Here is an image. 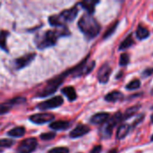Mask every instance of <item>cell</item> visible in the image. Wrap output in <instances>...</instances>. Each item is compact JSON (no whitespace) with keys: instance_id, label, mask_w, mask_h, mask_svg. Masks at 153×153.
<instances>
[{"instance_id":"52a82bcc","label":"cell","mask_w":153,"mask_h":153,"mask_svg":"<svg viewBox=\"0 0 153 153\" xmlns=\"http://www.w3.org/2000/svg\"><path fill=\"white\" fill-rule=\"evenodd\" d=\"M38 143L35 138L22 140L17 147V153H32L37 148Z\"/></svg>"},{"instance_id":"9a60e30c","label":"cell","mask_w":153,"mask_h":153,"mask_svg":"<svg viewBox=\"0 0 153 153\" xmlns=\"http://www.w3.org/2000/svg\"><path fill=\"white\" fill-rule=\"evenodd\" d=\"M105 100L108 102H117V101H120L122 100L125 99L124 94L121 91H113L109 93H108L105 96Z\"/></svg>"},{"instance_id":"e575fe53","label":"cell","mask_w":153,"mask_h":153,"mask_svg":"<svg viewBox=\"0 0 153 153\" xmlns=\"http://www.w3.org/2000/svg\"><path fill=\"white\" fill-rule=\"evenodd\" d=\"M152 123H153V115H152Z\"/></svg>"},{"instance_id":"f546056e","label":"cell","mask_w":153,"mask_h":153,"mask_svg":"<svg viewBox=\"0 0 153 153\" xmlns=\"http://www.w3.org/2000/svg\"><path fill=\"white\" fill-rule=\"evenodd\" d=\"M55 137H56V134L55 133H52V132L45 133V134H40V139H42L44 141H49V140L54 139Z\"/></svg>"},{"instance_id":"7402d4cb","label":"cell","mask_w":153,"mask_h":153,"mask_svg":"<svg viewBox=\"0 0 153 153\" xmlns=\"http://www.w3.org/2000/svg\"><path fill=\"white\" fill-rule=\"evenodd\" d=\"M134 42L133 35L130 34V35H128V36L122 41V43L120 44L118 49H119V50H126V49L129 48L130 47H132V46L134 45Z\"/></svg>"},{"instance_id":"d6986e66","label":"cell","mask_w":153,"mask_h":153,"mask_svg":"<svg viewBox=\"0 0 153 153\" xmlns=\"http://www.w3.org/2000/svg\"><path fill=\"white\" fill-rule=\"evenodd\" d=\"M130 128L131 126L127 124H123L121 125L118 129H117V139L118 140H122L124 138H126V136L129 134V131H130Z\"/></svg>"},{"instance_id":"3957f363","label":"cell","mask_w":153,"mask_h":153,"mask_svg":"<svg viewBox=\"0 0 153 153\" xmlns=\"http://www.w3.org/2000/svg\"><path fill=\"white\" fill-rule=\"evenodd\" d=\"M77 5L61 12L59 14L52 15L48 18L49 24L54 27H63L68 22H73L78 14Z\"/></svg>"},{"instance_id":"cb8c5ba5","label":"cell","mask_w":153,"mask_h":153,"mask_svg":"<svg viewBox=\"0 0 153 153\" xmlns=\"http://www.w3.org/2000/svg\"><path fill=\"white\" fill-rule=\"evenodd\" d=\"M140 106H134V107H132L130 108H128L124 114H123V120H126L130 117H132L133 116H134V114L138 111Z\"/></svg>"},{"instance_id":"ac0fdd59","label":"cell","mask_w":153,"mask_h":153,"mask_svg":"<svg viewBox=\"0 0 153 153\" xmlns=\"http://www.w3.org/2000/svg\"><path fill=\"white\" fill-rule=\"evenodd\" d=\"M61 92L70 100V101H74V100H76L77 98V94L75 91V89L72 86H67L65 87L61 90Z\"/></svg>"},{"instance_id":"44dd1931","label":"cell","mask_w":153,"mask_h":153,"mask_svg":"<svg viewBox=\"0 0 153 153\" xmlns=\"http://www.w3.org/2000/svg\"><path fill=\"white\" fill-rule=\"evenodd\" d=\"M136 36L141 40L149 38V36H150V30L147 28H145L144 26L139 25L138 28H137V30H136Z\"/></svg>"},{"instance_id":"4316f807","label":"cell","mask_w":153,"mask_h":153,"mask_svg":"<svg viewBox=\"0 0 153 153\" xmlns=\"http://www.w3.org/2000/svg\"><path fill=\"white\" fill-rule=\"evenodd\" d=\"M14 142L10 139H0V149L4 148H10L13 145Z\"/></svg>"},{"instance_id":"4dcf8cb0","label":"cell","mask_w":153,"mask_h":153,"mask_svg":"<svg viewBox=\"0 0 153 153\" xmlns=\"http://www.w3.org/2000/svg\"><path fill=\"white\" fill-rule=\"evenodd\" d=\"M102 151V146L101 145H96L92 148V150L90 152V153H100Z\"/></svg>"},{"instance_id":"83f0119b","label":"cell","mask_w":153,"mask_h":153,"mask_svg":"<svg viewBox=\"0 0 153 153\" xmlns=\"http://www.w3.org/2000/svg\"><path fill=\"white\" fill-rule=\"evenodd\" d=\"M130 62V56H129V54L127 53H123L121 56H120V59H119V65L121 66H124V65H127Z\"/></svg>"},{"instance_id":"836d02e7","label":"cell","mask_w":153,"mask_h":153,"mask_svg":"<svg viewBox=\"0 0 153 153\" xmlns=\"http://www.w3.org/2000/svg\"><path fill=\"white\" fill-rule=\"evenodd\" d=\"M108 153H117V149H112V150H110Z\"/></svg>"},{"instance_id":"f1b7e54d","label":"cell","mask_w":153,"mask_h":153,"mask_svg":"<svg viewBox=\"0 0 153 153\" xmlns=\"http://www.w3.org/2000/svg\"><path fill=\"white\" fill-rule=\"evenodd\" d=\"M48 153H69V149L66 147H56L49 150Z\"/></svg>"},{"instance_id":"2e32d148","label":"cell","mask_w":153,"mask_h":153,"mask_svg":"<svg viewBox=\"0 0 153 153\" xmlns=\"http://www.w3.org/2000/svg\"><path fill=\"white\" fill-rule=\"evenodd\" d=\"M99 4V1H94V0H85V1H82V2H80L79 4L84 8L89 14H91L95 12V5Z\"/></svg>"},{"instance_id":"d6a6232c","label":"cell","mask_w":153,"mask_h":153,"mask_svg":"<svg viewBox=\"0 0 153 153\" xmlns=\"http://www.w3.org/2000/svg\"><path fill=\"white\" fill-rule=\"evenodd\" d=\"M143 118H144V116H143V115H142V116H141V117H138V118H137V119H136V120L134 121V123L133 124L132 127H135V126H137L138 124H140V123H141V122L143 121Z\"/></svg>"},{"instance_id":"e0dca14e","label":"cell","mask_w":153,"mask_h":153,"mask_svg":"<svg viewBox=\"0 0 153 153\" xmlns=\"http://www.w3.org/2000/svg\"><path fill=\"white\" fill-rule=\"evenodd\" d=\"M71 126V123L69 121H63V120H59L56 122H53L49 125V127L53 130L56 131H62V130H66L67 128H69Z\"/></svg>"},{"instance_id":"74e56055","label":"cell","mask_w":153,"mask_h":153,"mask_svg":"<svg viewBox=\"0 0 153 153\" xmlns=\"http://www.w3.org/2000/svg\"><path fill=\"white\" fill-rule=\"evenodd\" d=\"M3 152V151H2V150H1V149H0V152Z\"/></svg>"},{"instance_id":"4fadbf2b","label":"cell","mask_w":153,"mask_h":153,"mask_svg":"<svg viewBox=\"0 0 153 153\" xmlns=\"http://www.w3.org/2000/svg\"><path fill=\"white\" fill-rule=\"evenodd\" d=\"M91 131L90 127L86 125H83V124H79L76 126V127L70 133V137L73 138V139H75V138H79V137H82L85 134H87L89 132Z\"/></svg>"},{"instance_id":"7a4b0ae2","label":"cell","mask_w":153,"mask_h":153,"mask_svg":"<svg viewBox=\"0 0 153 153\" xmlns=\"http://www.w3.org/2000/svg\"><path fill=\"white\" fill-rule=\"evenodd\" d=\"M78 27L88 39L95 38L100 31V23L91 14L89 13H85L80 18Z\"/></svg>"},{"instance_id":"d4e9b609","label":"cell","mask_w":153,"mask_h":153,"mask_svg":"<svg viewBox=\"0 0 153 153\" xmlns=\"http://www.w3.org/2000/svg\"><path fill=\"white\" fill-rule=\"evenodd\" d=\"M118 23H119V22H118V21H116V22H114V24H112V26H110V27L107 30V31L104 33L103 39H108V38H109V37L116 31V29H117Z\"/></svg>"},{"instance_id":"603a6c76","label":"cell","mask_w":153,"mask_h":153,"mask_svg":"<svg viewBox=\"0 0 153 153\" xmlns=\"http://www.w3.org/2000/svg\"><path fill=\"white\" fill-rule=\"evenodd\" d=\"M9 32L6 30H1L0 31V48L4 50L5 52H8V48L6 47V39Z\"/></svg>"},{"instance_id":"ba28073f","label":"cell","mask_w":153,"mask_h":153,"mask_svg":"<svg viewBox=\"0 0 153 153\" xmlns=\"http://www.w3.org/2000/svg\"><path fill=\"white\" fill-rule=\"evenodd\" d=\"M64 103V100L61 96H56L50 100L46 101L40 102L37 105V108L40 110H47V109H53L62 106Z\"/></svg>"},{"instance_id":"484cf974","label":"cell","mask_w":153,"mask_h":153,"mask_svg":"<svg viewBox=\"0 0 153 153\" xmlns=\"http://www.w3.org/2000/svg\"><path fill=\"white\" fill-rule=\"evenodd\" d=\"M141 86V81L138 80V79H135L132 82H130L127 85H126V90L128 91H133V90H136V89H139Z\"/></svg>"},{"instance_id":"8d00e7d4","label":"cell","mask_w":153,"mask_h":153,"mask_svg":"<svg viewBox=\"0 0 153 153\" xmlns=\"http://www.w3.org/2000/svg\"><path fill=\"white\" fill-rule=\"evenodd\" d=\"M151 92H152V94L153 95V88H152V91H151Z\"/></svg>"},{"instance_id":"30bf717a","label":"cell","mask_w":153,"mask_h":153,"mask_svg":"<svg viewBox=\"0 0 153 153\" xmlns=\"http://www.w3.org/2000/svg\"><path fill=\"white\" fill-rule=\"evenodd\" d=\"M35 56H36V54L35 53H30V54H27L25 56H22L21 57L16 58L13 61L14 69L20 70V69H22V68L28 66L34 60Z\"/></svg>"},{"instance_id":"ffe728a7","label":"cell","mask_w":153,"mask_h":153,"mask_svg":"<svg viewBox=\"0 0 153 153\" xmlns=\"http://www.w3.org/2000/svg\"><path fill=\"white\" fill-rule=\"evenodd\" d=\"M25 134V128L23 126H17L14 127L13 129H11L8 133L7 135L11 136V137H15V138H19L22 137Z\"/></svg>"},{"instance_id":"6da1fadb","label":"cell","mask_w":153,"mask_h":153,"mask_svg":"<svg viewBox=\"0 0 153 153\" xmlns=\"http://www.w3.org/2000/svg\"><path fill=\"white\" fill-rule=\"evenodd\" d=\"M70 31L66 26L61 27V29L54 30H46L39 33L35 38V44L39 49H45L54 46L59 37L68 36Z\"/></svg>"},{"instance_id":"8992f818","label":"cell","mask_w":153,"mask_h":153,"mask_svg":"<svg viewBox=\"0 0 153 153\" xmlns=\"http://www.w3.org/2000/svg\"><path fill=\"white\" fill-rule=\"evenodd\" d=\"M88 59H89V56L83 61H82L79 65L74 66L73 77H81V76L90 74L92 71V69L95 67V62L94 61L88 62Z\"/></svg>"},{"instance_id":"9c48e42d","label":"cell","mask_w":153,"mask_h":153,"mask_svg":"<svg viewBox=\"0 0 153 153\" xmlns=\"http://www.w3.org/2000/svg\"><path fill=\"white\" fill-rule=\"evenodd\" d=\"M25 100H26V99L23 97H16V98L12 99L6 102L0 103V115H4V114L8 113L14 106L22 104L25 102Z\"/></svg>"},{"instance_id":"5bb4252c","label":"cell","mask_w":153,"mask_h":153,"mask_svg":"<svg viewBox=\"0 0 153 153\" xmlns=\"http://www.w3.org/2000/svg\"><path fill=\"white\" fill-rule=\"evenodd\" d=\"M110 117V115L107 112H100V113H97L95 115H93L91 119L90 122L94 124V125H103L105 124Z\"/></svg>"},{"instance_id":"7c38bea8","label":"cell","mask_w":153,"mask_h":153,"mask_svg":"<svg viewBox=\"0 0 153 153\" xmlns=\"http://www.w3.org/2000/svg\"><path fill=\"white\" fill-rule=\"evenodd\" d=\"M111 72H112V68L110 67V65L107 63L103 64L98 71L97 78L99 82L100 83H107L109 80Z\"/></svg>"},{"instance_id":"277c9868","label":"cell","mask_w":153,"mask_h":153,"mask_svg":"<svg viewBox=\"0 0 153 153\" xmlns=\"http://www.w3.org/2000/svg\"><path fill=\"white\" fill-rule=\"evenodd\" d=\"M74 71V67L64 72L62 74L58 75L57 77H56L54 79H52L51 81H49L48 82V84L41 91H39L36 94V96L39 97V98H44V97H47V96H49V95L55 93L56 91L57 90V88L59 87V85L64 82L65 78L66 76H68L69 74H73Z\"/></svg>"},{"instance_id":"8fae6325","label":"cell","mask_w":153,"mask_h":153,"mask_svg":"<svg viewBox=\"0 0 153 153\" xmlns=\"http://www.w3.org/2000/svg\"><path fill=\"white\" fill-rule=\"evenodd\" d=\"M30 121L37 124V125H43L48 122H51L55 119V116L49 113H40V114H34L29 117Z\"/></svg>"},{"instance_id":"d590c367","label":"cell","mask_w":153,"mask_h":153,"mask_svg":"<svg viewBox=\"0 0 153 153\" xmlns=\"http://www.w3.org/2000/svg\"><path fill=\"white\" fill-rule=\"evenodd\" d=\"M151 140H152V142H153V134L152 136V139H151Z\"/></svg>"},{"instance_id":"1f68e13d","label":"cell","mask_w":153,"mask_h":153,"mask_svg":"<svg viewBox=\"0 0 153 153\" xmlns=\"http://www.w3.org/2000/svg\"><path fill=\"white\" fill-rule=\"evenodd\" d=\"M153 74V68H147L143 72V76L146 77V76H150Z\"/></svg>"},{"instance_id":"5b68a950","label":"cell","mask_w":153,"mask_h":153,"mask_svg":"<svg viewBox=\"0 0 153 153\" xmlns=\"http://www.w3.org/2000/svg\"><path fill=\"white\" fill-rule=\"evenodd\" d=\"M123 121V113L122 112H117L115 115H113L109 119L102 125V126L100 129V134L101 138L108 139L112 135L113 129L121 122Z\"/></svg>"}]
</instances>
